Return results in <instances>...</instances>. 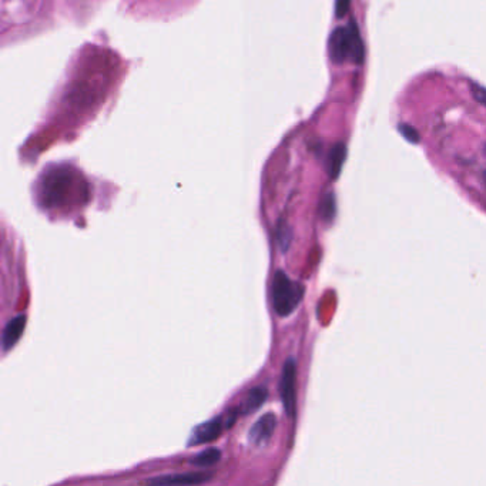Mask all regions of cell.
I'll list each match as a JSON object with an SVG mask.
<instances>
[{"label": "cell", "instance_id": "1", "mask_svg": "<svg viewBox=\"0 0 486 486\" xmlns=\"http://www.w3.org/2000/svg\"><path fill=\"white\" fill-rule=\"evenodd\" d=\"M330 57L334 63L341 65L347 60H352L361 65L363 60V45L357 25L338 28L332 32L330 39Z\"/></svg>", "mask_w": 486, "mask_h": 486}, {"label": "cell", "instance_id": "2", "mask_svg": "<svg viewBox=\"0 0 486 486\" xmlns=\"http://www.w3.org/2000/svg\"><path fill=\"white\" fill-rule=\"evenodd\" d=\"M271 297L275 313L279 317H288L301 302L304 287L299 282L293 281L284 271L278 270L273 279Z\"/></svg>", "mask_w": 486, "mask_h": 486}, {"label": "cell", "instance_id": "3", "mask_svg": "<svg viewBox=\"0 0 486 486\" xmlns=\"http://www.w3.org/2000/svg\"><path fill=\"white\" fill-rule=\"evenodd\" d=\"M73 184V177L67 171H56L50 174L43 183L42 198L47 207H59L66 202L69 187Z\"/></svg>", "mask_w": 486, "mask_h": 486}, {"label": "cell", "instance_id": "4", "mask_svg": "<svg viewBox=\"0 0 486 486\" xmlns=\"http://www.w3.org/2000/svg\"><path fill=\"white\" fill-rule=\"evenodd\" d=\"M295 383H297V363L294 358H288L282 367L281 374V401L284 405V410L290 418L295 416V405H297V395H295Z\"/></svg>", "mask_w": 486, "mask_h": 486}, {"label": "cell", "instance_id": "5", "mask_svg": "<svg viewBox=\"0 0 486 486\" xmlns=\"http://www.w3.org/2000/svg\"><path fill=\"white\" fill-rule=\"evenodd\" d=\"M277 427V419L274 414L262 415L251 427L249 432V441L255 448H262L270 442Z\"/></svg>", "mask_w": 486, "mask_h": 486}, {"label": "cell", "instance_id": "6", "mask_svg": "<svg viewBox=\"0 0 486 486\" xmlns=\"http://www.w3.org/2000/svg\"><path fill=\"white\" fill-rule=\"evenodd\" d=\"M222 425H224L222 418H214L204 423L197 425L191 436L189 438V447H194V445H200V443H207L217 439L222 432Z\"/></svg>", "mask_w": 486, "mask_h": 486}, {"label": "cell", "instance_id": "7", "mask_svg": "<svg viewBox=\"0 0 486 486\" xmlns=\"http://www.w3.org/2000/svg\"><path fill=\"white\" fill-rule=\"evenodd\" d=\"M211 479L210 474L204 472H191V474H178V475H166L150 479L149 483L160 485V486H171V485H200Z\"/></svg>", "mask_w": 486, "mask_h": 486}, {"label": "cell", "instance_id": "8", "mask_svg": "<svg viewBox=\"0 0 486 486\" xmlns=\"http://www.w3.org/2000/svg\"><path fill=\"white\" fill-rule=\"evenodd\" d=\"M26 322L28 318L25 314H20L8 322V326L2 332V338H0V346H2L3 351H9L12 347L16 346L25 331Z\"/></svg>", "mask_w": 486, "mask_h": 486}, {"label": "cell", "instance_id": "9", "mask_svg": "<svg viewBox=\"0 0 486 486\" xmlns=\"http://www.w3.org/2000/svg\"><path fill=\"white\" fill-rule=\"evenodd\" d=\"M267 390L264 387H257L253 388L247 397L244 398V401L241 402L240 405V412L241 414H253L254 411H257L262 403L266 402L267 399Z\"/></svg>", "mask_w": 486, "mask_h": 486}, {"label": "cell", "instance_id": "10", "mask_svg": "<svg viewBox=\"0 0 486 486\" xmlns=\"http://www.w3.org/2000/svg\"><path fill=\"white\" fill-rule=\"evenodd\" d=\"M346 158H347L346 145L338 143L331 149L328 156V174L331 180H337L339 177L342 166L346 163Z\"/></svg>", "mask_w": 486, "mask_h": 486}, {"label": "cell", "instance_id": "11", "mask_svg": "<svg viewBox=\"0 0 486 486\" xmlns=\"http://www.w3.org/2000/svg\"><path fill=\"white\" fill-rule=\"evenodd\" d=\"M221 459V452L217 448H210L202 451L197 455H194L190 459V463L194 465V467H200V468H206V467H213V465L218 463Z\"/></svg>", "mask_w": 486, "mask_h": 486}, {"label": "cell", "instance_id": "12", "mask_svg": "<svg viewBox=\"0 0 486 486\" xmlns=\"http://www.w3.org/2000/svg\"><path fill=\"white\" fill-rule=\"evenodd\" d=\"M337 213V204H335V197L332 193H328L324 196V198L321 200L319 204V215L324 221H332Z\"/></svg>", "mask_w": 486, "mask_h": 486}, {"label": "cell", "instance_id": "13", "mask_svg": "<svg viewBox=\"0 0 486 486\" xmlns=\"http://www.w3.org/2000/svg\"><path fill=\"white\" fill-rule=\"evenodd\" d=\"M277 240H278V244H279V249L282 251H287L290 244H291V240H293V235H291V229L286 224L284 221L279 222L278 224V229H277Z\"/></svg>", "mask_w": 486, "mask_h": 486}, {"label": "cell", "instance_id": "14", "mask_svg": "<svg viewBox=\"0 0 486 486\" xmlns=\"http://www.w3.org/2000/svg\"><path fill=\"white\" fill-rule=\"evenodd\" d=\"M399 131L402 133V136H403L405 138H407L408 141H411V143H418V141H419V134H418V131H416L414 127H411V126L401 125Z\"/></svg>", "mask_w": 486, "mask_h": 486}, {"label": "cell", "instance_id": "15", "mask_svg": "<svg viewBox=\"0 0 486 486\" xmlns=\"http://www.w3.org/2000/svg\"><path fill=\"white\" fill-rule=\"evenodd\" d=\"M351 5V0H337L335 2V16L344 17L347 14Z\"/></svg>", "mask_w": 486, "mask_h": 486}]
</instances>
